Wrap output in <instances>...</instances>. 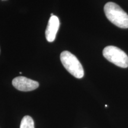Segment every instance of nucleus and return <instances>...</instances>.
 Listing matches in <instances>:
<instances>
[{
    "instance_id": "7ed1b4c3",
    "label": "nucleus",
    "mask_w": 128,
    "mask_h": 128,
    "mask_svg": "<svg viewBox=\"0 0 128 128\" xmlns=\"http://www.w3.org/2000/svg\"><path fill=\"white\" fill-rule=\"evenodd\" d=\"M103 55L108 61L116 66L126 68L128 67V56L124 51L114 46H108L103 49Z\"/></svg>"
},
{
    "instance_id": "f257e3e1",
    "label": "nucleus",
    "mask_w": 128,
    "mask_h": 128,
    "mask_svg": "<svg viewBox=\"0 0 128 128\" xmlns=\"http://www.w3.org/2000/svg\"><path fill=\"white\" fill-rule=\"evenodd\" d=\"M104 11L108 20L115 26L120 28H128V14L116 3H106L104 7Z\"/></svg>"
},
{
    "instance_id": "f03ea898",
    "label": "nucleus",
    "mask_w": 128,
    "mask_h": 128,
    "mask_svg": "<svg viewBox=\"0 0 128 128\" xmlns=\"http://www.w3.org/2000/svg\"><path fill=\"white\" fill-rule=\"evenodd\" d=\"M60 58L63 66L72 76L79 79L84 76L83 67L74 55L69 51L65 50L61 53Z\"/></svg>"
},
{
    "instance_id": "423d86ee",
    "label": "nucleus",
    "mask_w": 128,
    "mask_h": 128,
    "mask_svg": "<svg viewBox=\"0 0 128 128\" xmlns=\"http://www.w3.org/2000/svg\"><path fill=\"white\" fill-rule=\"evenodd\" d=\"M20 128H34L33 119L29 116H25L21 121Z\"/></svg>"
},
{
    "instance_id": "39448f33",
    "label": "nucleus",
    "mask_w": 128,
    "mask_h": 128,
    "mask_svg": "<svg viewBox=\"0 0 128 128\" xmlns=\"http://www.w3.org/2000/svg\"><path fill=\"white\" fill-rule=\"evenodd\" d=\"M60 25V22L58 17L56 16H51L45 31L46 38L49 42H52L55 40Z\"/></svg>"
},
{
    "instance_id": "20e7f679",
    "label": "nucleus",
    "mask_w": 128,
    "mask_h": 128,
    "mask_svg": "<svg viewBox=\"0 0 128 128\" xmlns=\"http://www.w3.org/2000/svg\"><path fill=\"white\" fill-rule=\"evenodd\" d=\"M12 84L16 89L22 92H30L38 88L39 84L38 81H34L24 76H17L12 81Z\"/></svg>"
}]
</instances>
